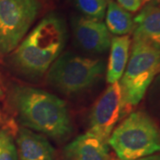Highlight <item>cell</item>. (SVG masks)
I'll use <instances>...</instances> for the list:
<instances>
[{
  "label": "cell",
  "instance_id": "cell-1",
  "mask_svg": "<svg viewBox=\"0 0 160 160\" xmlns=\"http://www.w3.org/2000/svg\"><path fill=\"white\" fill-rule=\"evenodd\" d=\"M8 102L22 127L56 142L69 139L73 132L67 104L52 93L31 86H14L9 92Z\"/></svg>",
  "mask_w": 160,
  "mask_h": 160
},
{
  "label": "cell",
  "instance_id": "cell-2",
  "mask_svg": "<svg viewBox=\"0 0 160 160\" xmlns=\"http://www.w3.org/2000/svg\"><path fill=\"white\" fill-rule=\"evenodd\" d=\"M66 41L67 29L63 19L51 12L12 52V67L29 79H38L62 54Z\"/></svg>",
  "mask_w": 160,
  "mask_h": 160
},
{
  "label": "cell",
  "instance_id": "cell-3",
  "mask_svg": "<svg viewBox=\"0 0 160 160\" xmlns=\"http://www.w3.org/2000/svg\"><path fill=\"white\" fill-rule=\"evenodd\" d=\"M119 160H134L160 152V129L143 110L128 115L108 141Z\"/></svg>",
  "mask_w": 160,
  "mask_h": 160
},
{
  "label": "cell",
  "instance_id": "cell-4",
  "mask_svg": "<svg viewBox=\"0 0 160 160\" xmlns=\"http://www.w3.org/2000/svg\"><path fill=\"white\" fill-rule=\"evenodd\" d=\"M105 62L71 52L62 53L47 71L48 84L64 95H76L95 86L102 78Z\"/></svg>",
  "mask_w": 160,
  "mask_h": 160
},
{
  "label": "cell",
  "instance_id": "cell-5",
  "mask_svg": "<svg viewBox=\"0 0 160 160\" xmlns=\"http://www.w3.org/2000/svg\"><path fill=\"white\" fill-rule=\"evenodd\" d=\"M124 74L119 80L123 109L136 106L160 72V52L139 40H132L131 54Z\"/></svg>",
  "mask_w": 160,
  "mask_h": 160
},
{
  "label": "cell",
  "instance_id": "cell-6",
  "mask_svg": "<svg viewBox=\"0 0 160 160\" xmlns=\"http://www.w3.org/2000/svg\"><path fill=\"white\" fill-rule=\"evenodd\" d=\"M40 10L38 0H0V60L22 42Z\"/></svg>",
  "mask_w": 160,
  "mask_h": 160
},
{
  "label": "cell",
  "instance_id": "cell-7",
  "mask_svg": "<svg viewBox=\"0 0 160 160\" xmlns=\"http://www.w3.org/2000/svg\"><path fill=\"white\" fill-rule=\"evenodd\" d=\"M122 92L118 81L109 85L96 101L90 114L88 132L108 142L122 116Z\"/></svg>",
  "mask_w": 160,
  "mask_h": 160
},
{
  "label": "cell",
  "instance_id": "cell-8",
  "mask_svg": "<svg viewBox=\"0 0 160 160\" xmlns=\"http://www.w3.org/2000/svg\"><path fill=\"white\" fill-rule=\"evenodd\" d=\"M75 42L90 53H104L109 50L111 36L105 23L86 16H75L71 22Z\"/></svg>",
  "mask_w": 160,
  "mask_h": 160
},
{
  "label": "cell",
  "instance_id": "cell-9",
  "mask_svg": "<svg viewBox=\"0 0 160 160\" xmlns=\"http://www.w3.org/2000/svg\"><path fill=\"white\" fill-rule=\"evenodd\" d=\"M16 149L19 160H57L56 150L48 139L25 127L18 130Z\"/></svg>",
  "mask_w": 160,
  "mask_h": 160
},
{
  "label": "cell",
  "instance_id": "cell-10",
  "mask_svg": "<svg viewBox=\"0 0 160 160\" xmlns=\"http://www.w3.org/2000/svg\"><path fill=\"white\" fill-rule=\"evenodd\" d=\"M63 160H109V144L90 132L65 146Z\"/></svg>",
  "mask_w": 160,
  "mask_h": 160
},
{
  "label": "cell",
  "instance_id": "cell-11",
  "mask_svg": "<svg viewBox=\"0 0 160 160\" xmlns=\"http://www.w3.org/2000/svg\"><path fill=\"white\" fill-rule=\"evenodd\" d=\"M133 21V39L160 52V5L151 3L145 6Z\"/></svg>",
  "mask_w": 160,
  "mask_h": 160
},
{
  "label": "cell",
  "instance_id": "cell-12",
  "mask_svg": "<svg viewBox=\"0 0 160 160\" xmlns=\"http://www.w3.org/2000/svg\"><path fill=\"white\" fill-rule=\"evenodd\" d=\"M132 40L129 35L116 36L111 38L110 53L107 68V82L109 85L118 82L129 60Z\"/></svg>",
  "mask_w": 160,
  "mask_h": 160
},
{
  "label": "cell",
  "instance_id": "cell-13",
  "mask_svg": "<svg viewBox=\"0 0 160 160\" xmlns=\"http://www.w3.org/2000/svg\"><path fill=\"white\" fill-rule=\"evenodd\" d=\"M106 27L117 36H124L133 32L134 21L132 14L113 0H109L106 10Z\"/></svg>",
  "mask_w": 160,
  "mask_h": 160
},
{
  "label": "cell",
  "instance_id": "cell-14",
  "mask_svg": "<svg viewBox=\"0 0 160 160\" xmlns=\"http://www.w3.org/2000/svg\"><path fill=\"white\" fill-rule=\"evenodd\" d=\"M84 16L102 21L105 17L108 0H72Z\"/></svg>",
  "mask_w": 160,
  "mask_h": 160
},
{
  "label": "cell",
  "instance_id": "cell-15",
  "mask_svg": "<svg viewBox=\"0 0 160 160\" xmlns=\"http://www.w3.org/2000/svg\"><path fill=\"white\" fill-rule=\"evenodd\" d=\"M12 134L9 129L0 130V160H19Z\"/></svg>",
  "mask_w": 160,
  "mask_h": 160
},
{
  "label": "cell",
  "instance_id": "cell-16",
  "mask_svg": "<svg viewBox=\"0 0 160 160\" xmlns=\"http://www.w3.org/2000/svg\"><path fill=\"white\" fill-rule=\"evenodd\" d=\"M118 4L124 7L128 12H137L144 4L145 0H117Z\"/></svg>",
  "mask_w": 160,
  "mask_h": 160
},
{
  "label": "cell",
  "instance_id": "cell-17",
  "mask_svg": "<svg viewBox=\"0 0 160 160\" xmlns=\"http://www.w3.org/2000/svg\"><path fill=\"white\" fill-rule=\"evenodd\" d=\"M111 160H119L118 158H113ZM134 160H160V154L157 153V154L154 155H150V156H148V157H144V158H138V159Z\"/></svg>",
  "mask_w": 160,
  "mask_h": 160
},
{
  "label": "cell",
  "instance_id": "cell-18",
  "mask_svg": "<svg viewBox=\"0 0 160 160\" xmlns=\"http://www.w3.org/2000/svg\"><path fill=\"white\" fill-rule=\"evenodd\" d=\"M4 96V92L2 91V89H1V87H0V98H3Z\"/></svg>",
  "mask_w": 160,
  "mask_h": 160
},
{
  "label": "cell",
  "instance_id": "cell-19",
  "mask_svg": "<svg viewBox=\"0 0 160 160\" xmlns=\"http://www.w3.org/2000/svg\"><path fill=\"white\" fill-rule=\"evenodd\" d=\"M153 4H157V5H160V0H158L157 3H153Z\"/></svg>",
  "mask_w": 160,
  "mask_h": 160
},
{
  "label": "cell",
  "instance_id": "cell-20",
  "mask_svg": "<svg viewBox=\"0 0 160 160\" xmlns=\"http://www.w3.org/2000/svg\"><path fill=\"white\" fill-rule=\"evenodd\" d=\"M151 1H152V3H157L158 0H151Z\"/></svg>",
  "mask_w": 160,
  "mask_h": 160
},
{
  "label": "cell",
  "instance_id": "cell-21",
  "mask_svg": "<svg viewBox=\"0 0 160 160\" xmlns=\"http://www.w3.org/2000/svg\"><path fill=\"white\" fill-rule=\"evenodd\" d=\"M108 1H109V0H108Z\"/></svg>",
  "mask_w": 160,
  "mask_h": 160
}]
</instances>
